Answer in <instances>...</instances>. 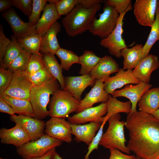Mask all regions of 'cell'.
Segmentation results:
<instances>
[{
	"label": "cell",
	"mask_w": 159,
	"mask_h": 159,
	"mask_svg": "<svg viewBox=\"0 0 159 159\" xmlns=\"http://www.w3.org/2000/svg\"><path fill=\"white\" fill-rule=\"evenodd\" d=\"M125 126L129 131L127 147L145 159L159 158V120L152 115L137 111L127 114Z\"/></svg>",
	"instance_id": "1"
},
{
	"label": "cell",
	"mask_w": 159,
	"mask_h": 159,
	"mask_svg": "<svg viewBox=\"0 0 159 159\" xmlns=\"http://www.w3.org/2000/svg\"><path fill=\"white\" fill-rule=\"evenodd\" d=\"M101 7V4L88 8L77 4L62 19V23L68 35L74 37L88 30L96 13Z\"/></svg>",
	"instance_id": "2"
},
{
	"label": "cell",
	"mask_w": 159,
	"mask_h": 159,
	"mask_svg": "<svg viewBox=\"0 0 159 159\" xmlns=\"http://www.w3.org/2000/svg\"><path fill=\"white\" fill-rule=\"evenodd\" d=\"M59 86L57 80L53 77L41 85L32 87L29 94V101L34 118L42 120L49 115L47 106L50 101V96L53 95Z\"/></svg>",
	"instance_id": "3"
},
{
	"label": "cell",
	"mask_w": 159,
	"mask_h": 159,
	"mask_svg": "<svg viewBox=\"0 0 159 159\" xmlns=\"http://www.w3.org/2000/svg\"><path fill=\"white\" fill-rule=\"evenodd\" d=\"M119 113L110 117L108 120V126L103 134L99 145L110 150L117 149L120 151L130 154L131 151L126 146L124 127L125 122L120 121Z\"/></svg>",
	"instance_id": "4"
},
{
	"label": "cell",
	"mask_w": 159,
	"mask_h": 159,
	"mask_svg": "<svg viewBox=\"0 0 159 159\" xmlns=\"http://www.w3.org/2000/svg\"><path fill=\"white\" fill-rule=\"evenodd\" d=\"M80 101L69 91L58 89L49 102V116L51 117H67L70 113L76 112Z\"/></svg>",
	"instance_id": "5"
},
{
	"label": "cell",
	"mask_w": 159,
	"mask_h": 159,
	"mask_svg": "<svg viewBox=\"0 0 159 159\" xmlns=\"http://www.w3.org/2000/svg\"><path fill=\"white\" fill-rule=\"evenodd\" d=\"M119 16L114 8L105 1L102 12L98 19L96 17L94 18L88 30L93 35L105 39L115 27Z\"/></svg>",
	"instance_id": "6"
},
{
	"label": "cell",
	"mask_w": 159,
	"mask_h": 159,
	"mask_svg": "<svg viewBox=\"0 0 159 159\" xmlns=\"http://www.w3.org/2000/svg\"><path fill=\"white\" fill-rule=\"evenodd\" d=\"M62 142L46 134L38 139L27 142L17 148V154L23 159L42 156L49 150L60 146Z\"/></svg>",
	"instance_id": "7"
},
{
	"label": "cell",
	"mask_w": 159,
	"mask_h": 159,
	"mask_svg": "<svg viewBox=\"0 0 159 159\" xmlns=\"http://www.w3.org/2000/svg\"><path fill=\"white\" fill-rule=\"evenodd\" d=\"M130 8L120 14L117 25L113 31L106 38L101 39L100 44L107 49L110 54L117 58L122 57L121 51L127 48L124 40L122 37L123 18L128 11L132 9Z\"/></svg>",
	"instance_id": "8"
},
{
	"label": "cell",
	"mask_w": 159,
	"mask_h": 159,
	"mask_svg": "<svg viewBox=\"0 0 159 159\" xmlns=\"http://www.w3.org/2000/svg\"><path fill=\"white\" fill-rule=\"evenodd\" d=\"M33 85L23 72L13 73L11 83L4 94L12 97L29 100V94Z\"/></svg>",
	"instance_id": "9"
},
{
	"label": "cell",
	"mask_w": 159,
	"mask_h": 159,
	"mask_svg": "<svg viewBox=\"0 0 159 159\" xmlns=\"http://www.w3.org/2000/svg\"><path fill=\"white\" fill-rule=\"evenodd\" d=\"M70 124L64 118L51 117L45 123L44 132L51 137L70 143L72 141Z\"/></svg>",
	"instance_id": "10"
},
{
	"label": "cell",
	"mask_w": 159,
	"mask_h": 159,
	"mask_svg": "<svg viewBox=\"0 0 159 159\" xmlns=\"http://www.w3.org/2000/svg\"><path fill=\"white\" fill-rule=\"evenodd\" d=\"M157 0H136L134 4V14L140 25L151 27L155 18Z\"/></svg>",
	"instance_id": "11"
},
{
	"label": "cell",
	"mask_w": 159,
	"mask_h": 159,
	"mask_svg": "<svg viewBox=\"0 0 159 159\" xmlns=\"http://www.w3.org/2000/svg\"><path fill=\"white\" fill-rule=\"evenodd\" d=\"M2 15L9 24L16 39L36 33V25L24 22L14 8H11L4 11Z\"/></svg>",
	"instance_id": "12"
},
{
	"label": "cell",
	"mask_w": 159,
	"mask_h": 159,
	"mask_svg": "<svg viewBox=\"0 0 159 159\" xmlns=\"http://www.w3.org/2000/svg\"><path fill=\"white\" fill-rule=\"evenodd\" d=\"M11 121L21 126L31 141L37 140L44 135L45 123L43 120L22 115L10 116Z\"/></svg>",
	"instance_id": "13"
},
{
	"label": "cell",
	"mask_w": 159,
	"mask_h": 159,
	"mask_svg": "<svg viewBox=\"0 0 159 159\" xmlns=\"http://www.w3.org/2000/svg\"><path fill=\"white\" fill-rule=\"evenodd\" d=\"M152 87L151 85L140 82L134 85H126L122 89L115 91L112 94L114 97H124L128 99L131 105V111H137L138 102L143 95Z\"/></svg>",
	"instance_id": "14"
},
{
	"label": "cell",
	"mask_w": 159,
	"mask_h": 159,
	"mask_svg": "<svg viewBox=\"0 0 159 159\" xmlns=\"http://www.w3.org/2000/svg\"><path fill=\"white\" fill-rule=\"evenodd\" d=\"M140 82L133 75L132 70L120 69L115 76L110 77L104 81V90L107 94L111 95L116 89L124 86L137 84Z\"/></svg>",
	"instance_id": "15"
},
{
	"label": "cell",
	"mask_w": 159,
	"mask_h": 159,
	"mask_svg": "<svg viewBox=\"0 0 159 159\" xmlns=\"http://www.w3.org/2000/svg\"><path fill=\"white\" fill-rule=\"evenodd\" d=\"M107 112L106 102L102 103L94 107L85 109L68 118L69 121L74 124H80L88 122H103Z\"/></svg>",
	"instance_id": "16"
},
{
	"label": "cell",
	"mask_w": 159,
	"mask_h": 159,
	"mask_svg": "<svg viewBox=\"0 0 159 159\" xmlns=\"http://www.w3.org/2000/svg\"><path fill=\"white\" fill-rule=\"evenodd\" d=\"M96 79L90 74L77 76H68L64 78L65 87L63 90L70 92L80 101L82 92L89 86H93Z\"/></svg>",
	"instance_id": "17"
},
{
	"label": "cell",
	"mask_w": 159,
	"mask_h": 159,
	"mask_svg": "<svg viewBox=\"0 0 159 159\" xmlns=\"http://www.w3.org/2000/svg\"><path fill=\"white\" fill-rule=\"evenodd\" d=\"M109 94L104 90V82L97 80L95 83L90 91L86 94L85 97L80 101V104L76 112L91 107L95 104L101 102L105 103L107 101Z\"/></svg>",
	"instance_id": "18"
},
{
	"label": "cell",
	"mask_w": 159,
	"mask_h": 159,
	"mask_svg": "<svg viewBox=\"0 0 159 159\" xmlns=\"http://www.w3.org/2000/svg\"><path fill=\"white\" fill-rule=\"evenodd\" d=\"M0 138L2 143L12 145L17 148L31 141L25 131L18 124L11 128L1 129Z\"/></svg>",
	"instance_id": "19"
},
{
	"label": "cell",
	"mask_w": 159,
	"mask_h": 159,
	"mask_svg": "<svg viewBox=\"0 0 159 159\" xmlns=\"http://www.w3.org/2000/svg\"><path fill=\"white\" fill-rule=\"evenodd\" d=\"M159 67L158 57L149 54L143 58L137 67L132 70L134 77L140 82L149 84L152 72Z\"/></svg>",
	"instance_id": "20"
},
{
	"label": "cell",
	"mask_w": 159,
	"mask_h": 159,
	"mask_svg": "<svg viewBox=\"0 0 159 159\" xmlns=\"http://www.w3.org/2000/svg\"><path fill=\"white\" fill-rule=\"evenodd\" d=\"M103 122H92L85 125L70 124L72 134L78 142H83L88 146L95 137Z\"/></svg>",
	"instance_id": "21"
},
{
	"label": "cell",
	"mask_w": 159,
	"mask_h": 159,
	"mask_svg": "<svg viewBox=\"0 0 159 159\" xmlns=\"http://www.w3.org/2000/svg\"><path fill=\"white\" fill-rule=\"evenodd\" d=\"M61 25L57 21L42 36L39 51L42 54L49 52L55 55L60 48L57 34L61 31Z\"/></svg>",
	"instance_id": "22"
},
{
	"label": "cell",
	"mask_w": 159,
	"mask_h": 159,
	"mask_svg": "<svg viewBox=\"0 0 159 159\" xmlns=\"http://www.w3.org/2000/svg\"><path fill=\"white\" fill-rule=\"evenodd\" d=\"M120 69L118 64L110 56L105 55L101 59L90 74L93 78L102 82L112 73Z\"/></svg>",
	"instance_id": "23"
},
{
	"label": "cell",
	"mask_w": 159,
	"mask_h": 159,
	"mask_svg": "<svg viewBox=\"0 0 159 159\" xmlns=\"http://www.w3.org/2000/svg\"><path fill=\"white\" fill-rule=\"evenodd\" d=\"M61 17L58 15L55 3L47 4L41 17L36 25V33L43 36L53 23Z\"/></svg>",
	"instance_id": "24"
},
{
	"label": "cell",
	"mask_w": 159,
	"mask_h": 159,
	"mask_svg": "<svg viewBox=\"0 0 159 159\" xmlns=\"http://www.w3.org/2000/svg\"><path fill=\"white\" fill-rule=\"evenodd\" d=\"M139 111L152 115L159 109V87L150 89L139 100Z\"/></svg>",
	"instance_id": "25"
},
{
	"label": "cell",
	"mask_w": 159,
	"mask_h": 159,
	"mask_svg": "<svg viewBox=\"0 0 159 159\" xmlns=\"http://www.w3.org/2000/svg\"><path fill=\"white\" fill-rule=\"evenodd\" d=\"M143 46L142 44H137L131 48L127 47L121 51L124 59L123 69L132 70L137 67L142 59Z\"/></svg>",
	"instance_id": "26"
},
{
	"label": "cell",
	"mask_w": 159,
	"mask_h": 159,
	"mask_svg": "<svg viewBox=\"0 0 159 159\" xmlns=\"http://www.w3.org/2000/svg\"><path fill=\"white\" fill-rule=\"evenodd\" d=\"M42 59L45 67L59 82L61 89L63 90L65 81L62 74L63 68L58 62L54 55L49 52L42 54Z\"/></svg>",
	"instance_id": "27"
},
{
	"label": "cell",
	"mask_w": 159,
	"mask_h": 159,
	"mask_svg": "<svg viewBox=\"0 0 159 159\" xmlns=\"http://www.w3.org/2000/svg\"><path fill=\"white\" fill-rule=\"evenodd\" d=\"M1 97L12 108L15 114L34 118V114L29 100L16 98L3 94Z\"/></svg>",
	"instance_id": "28"
},
{
	"label": "cell",
	"mask_w": 159,
	"mask_h": 159,
	"mask_svg": "<svg viewBox=\"0 0 159 159\" xmlns=\"http://www.w3.org/2000/svg\"><path fill=\"white\" fill-rule=\"evenodd\" d=\"M107 113L104 117L103 123H105L111 116L121 112L128 113L131 111L132 105L129 101L122 102L109 95L108 99L106 102Z\"/></svg>",
	"instance_id": "29"
},
{
	"label": "cell",
	"mask_w": 159,
	"mask_h": 159,
	"mask_svg": "<svg viewBox=\"0 0 159 159\" xmlns=\"http://www.w3.org/2000/svg\"><path fill=\"white\" fill-rule=\"evenodd\" d=\"M42 36L36 33L29 34L17 39L23 49L31 52L32 54L41 56L39 51Z\"/></svg>",
	"instance_id": "30"
},
{
	"label": "cell",
	"mask_w": 159,
	"mask_h": 159,
	"mask_svg": "<svg viewBox=\"0 0 159 159\" xmlns=\"http://www.w3.org/2000/svg\"><path fill=\"white\" fill-rule=\"evenodd\" d=\"M100 59L92 51H84L82 54L79 57V64L81 65L79 74L81 75L90 74Z\"/></svg>",
	"instance_id": "31"
},
{
	"label": "cell",
	"mask_w": 159,
	"mask_h": 159,
	"mask_svg": "<svg viewBox=\"0 0 159 159\" xmlns=\"http://www.w3.org/2000/svg\"><path fill=\"white\" fill-rule=\"evenodd\" d=\"M151 27V30L146 42L143 47L142 59L149 54V52L152 46L156 41L159 40V4L158 1L157 4L155 21Z\"/></svg>",
	"instance_id": "32"
},
{
	"label": "cell",
	"mask_w": 159,
	"mask_h": 159,
	"mask_svg": "<svg viewBox=\"0 0 159 159\" xmlns=\"http://www.w3.org/2000/svg\"><path fill=\"white\" fill-rule=\"evenodd\" d=\"M11 42L6 47L1 66L7 69L12 62L20 54L23 48L18 43L14 35L11 37Z\"/></svg>",
	"instance_id": "33"
},
{
	"label": "cell",
	"mask_w": 159,
	"mask_h": 159,
	"mask_svg": "<svg viewBox=\"0 0 159 159\" xmlns=\"http://www.w3.org/2000/svg\"><path fill=\"white\" fill-rule=\"evenodd\" d=\"M55 54L60 59L62 68L66 71H68L73 64H79V57L71 50L60 47Z\"/></svg>",
	"instance_id": "34"
},
{
	"label": "cell",
	"mask_w": 159,
	"mask_h": 159,
	"mask_svg": "<svg viewBox=\"0 0 159 159\" xmlns=\"http://www.w3.org/2000/svg\"><path fill=\"white\" fill-rule=\"evenodd\" d=\"M32 53L23 49L18 55L11 63L7 70L14 73L25 71Z\"/></svg>",
	"instance_id": "35"
},
{
	"label": "cell",
	"mask_w": 159,
	"mask_h": 159,
	"mask_svg": "<svg viewBox=\"0 0 159 159\" xmlns=\"http://www.w3.org/2000/svg\"><path fill=\"white\" fill-rule=\"evenodd\" d=\"M23 72L33 86L41 85L54 77L45 67L31 75H27Z\"/></svg>",
	"instance_id": "36"
},
{
	"label": "cell",
	"mask_w": 159,
	"mask_h": 159,
	"mask_svg": "<svg viewBox=\"0 0 159 159\" xmlns=\"http://www.w3.org/2000/svg\"><path fill=\"white\" fill-rule=\"evenodd\" d=\"M46 0H33L32 8L31 14L29 18V22L36 25L39 21L41 12L43 11L47 3Z\"/></svg>",
	"instance_id": "37"
},
{
	"label": "cell",
	"mask_w": 159,
	"mask_h": 159,
	"mask_svg": "<svg viewBox=\"0 0 159 159\" xmlns=\"http://www.w3.org/2000/svg\"><path fill=\"white\" fill-rule=\"evenodd\" d=\"M80 2V0H57L55 4L58 15L66 16Z\"/></svg>",
	"instance_id": "38"
},
{
	"label": "cell",
	"mask_w": 159,
	"mask_h": 159,
	"mask_svg": "<svg viewBox=\"0 0 159 159\" xmlns=\"http://www.w3.org/2000/svg\"><path fill=\"white\" fill-rule=\"evenodd\" d=\"M42 56H39L32 54L24 73L27 75H31L44 68Z\"/></svg>",
	"instance_id": "39"
},
{
	"label": "cell",
	"mask_w": 159,
	"mask_h": 159,
	"mask_svg": "<svg viewBox=\"0 0 159 159\" xmlns=\"http://www.w3.org/2000/svg\"><path fill=\"white\" fill-rule=\"evenodd\" d=\"M13 73L1 66L0 68V96L9 86L13 77Z\"/></svg>",
	"instance_id": "40"
},
{
	"label": "cell",
	"mask_w": 159,
	"mask_h": 159,
	"mask_svg": "<svg viewBox=\"0 0 159 159\" xmlns=\"http://www.w3.org/2000/svg\"><path fill=\"white\" fill-rule=\"evenodd\" d=\"M106 2L119 14L132 7L131 1L130 0H107Z\"/></svg>",
	"instance_id": "41"
},
{
	"label": "cell",
	"mask_w": 159,
	"mask_h": 159,
	"mask_svg": "<svg viewBox=\"0 0 159 159\" xmlns=\"http://www.w3.org/2000/svg\"><path fill=\"white\" fill-rule=\"evenodd\" d=\"M12 1L14 6L29 17L32 10L33 0H12Z\"/></svg>",
	"instance_id": "42"
},
{
	"label": "cell",
	"mask_w": 159,
	"mask_h": 159,
	"mask_svg": "<svg viewBox=\"0 0 159 159\" xmlns=\"http://www.w3.org/2000/svg\"><path fill=\"white\" fill-rule=\"evenodd\" d=\"M105 124L103 122L98 132L93 139L91 143L88 146L87 152L85 156L84 159H88L89 155L95 149H98L99 143L103 134V128Z\"/></svg>",
	"instance_id": "43"
},
{
	"label": "cell",
	"mask_w": 159,
	"mask_h": 159,
	"mask_svg": "<svg viewBox=\"0 0 159 159\" xmlns=\"http://www.w3.org/2000/svg\"><path fill=\"white\" fill-rule=\"evenodd\" d=\"M11 40L7 38L4 33L3 25L0 24V61L1 65L2 64L5 50L10 43Z\"/></svg>",
	"instance_id": "44"
},
{
	"label": "cell",
	"mask_w": 159,
	"mask_h": 159,
	"mask_svg": "<svg viewBox=\"0 0 159 159\" xmlns=\"http://www.w3.org/2000/svg\"><path fill=\"white\" fill-rule=\"evenodd\" d=\"M110 155L109 159H136L134 155H128L122 153L117 149L110 150Z\"/></svg>",
	"instance_id": "45"
},
{
	"label": "cell",
	"mask_w": 159,
	"mask_h": 159,
	"mask_svg": "<svg viewBox=\"0 0 159 159\" xmlns=\"http://www.w3.org/2000/svg\"><path fill=\"white\" fill-rule=\"evenodd\" d=\"M0 112L8 114L11 116L15 114L11 107L0 97Z\"/></svg>",
	"instance_id": "46"
},
{
	"label": "cell",
	"mask_w": 159,
	"mask_h": 159,
	"mask_svg": "<svg viewBox=\"0 0 159 159\" xmlns=\"http://www.w3.org/2000/svg\"><path fill=\"white\" fill-rule=\"evenodd\" d=\"M105 2L102 0H80V3L85 7L90 8Z\"/></svg>",
	"instance_id": "47"
},
{
	"label": "cell",
	"mask_w": 159,
	"mask_h": 159,
	"mask_svg": "<svg viewBox=\"0 0 159 159\" xmlns=\"http://www.w3.org/2000/svg\"><path fill=\"white\" fill-rule=\"evenodd\" d=\"M13 6L12 0H0V12H3Z\"/></svg>",
	"instance_id": "48"
},
{
	"label": "cell",
	"mask_w": 159,
	"mask_h": 159,
	"mask_svg": "<svg viewBox=\"0 0 159 159\" xmlns=\"http://www.w3.org/2000/svg\"><path fill=\"white\" fill-rule=\"evenodd\" d=\"M56 152L55 148H54L49 150L42 156L32 158L30 159H52Z\"/></svg>",
	"instance_id": "49"
},
{
	"label": "cell",
	"mask_w": 159,
	"mask_h": 159,
	"mask_svg": "<svg viewBox=\"0 0 159 159\" xmlns=\"http://www.w3.org/2000/svg\"><path fill=\"white\" fill-rule=\"evenodd\" d=\"M152 115L155 118L159 120V109H158L156 112L152 114Z\"/></svg>",
	"instance_id": "50"
},
{
	"label": "cell",
	"mask_w": 159,
	"mask_h": 159,
	"mask_svg": "<svg viewBox=\"0 0 159 159\" xmlns=\"http://www.w3.org/2000/svg\"><path fill=\"white\" fill-rule=\"evenodd\" d=\"M52 159H63L59 154L56 152Z\"/></svg>",
	"instance_id": "51"
},
{
	"label": "cell",
	"mask_w": 159,
	"mask_h": 159,
	"mask_svg": "<svg viewBox=\"0 0 159 159\" xmlns=\"http://www.w3.org/2000/svg\"><path fill=\"white\" fill-rule=\"evenodd\" d=\"M136 159H145L143 158H142L138 156H136Z\"/></svg>",
	"instance_id": "52"
},
{
	"label": "cell",
	"mask_w": 159,
	"mask_h": 159,
	"mask_svg": "<svg viewBox=\"0 0 159 159\" xmlns=\"http://www.w3.org/2000/svg\"><path fill=\"white\" fill-rule=\"evenodd\" d=\"M0 159H6V158H0Z\"/></svg>",
	"instance_id": "53"
},
{
	"label": "cell",
	"mask_w": 159,
	"mask_h": 159,
	"mask_svg": "<svg viewBox=\"0 0 159 159\" xmlns=\"http://www.w3.org/2000/svg\"><path fill=\"white\" fill-rule=\"evenodd\" d=\"M158 1L159 4V0Z\"/></svg>",
	"instance_id": "54"
},
{
	"label": "cell",
	"mask_w": 159,
	"mask_h": 159,
	"mask_svg": "<svg viewBox=\"0 0 159 159\" xmlns=\"http://www.w3.org/2000/svg\"><path fill=\"white\" fill-rule=\"evenodd\" d=\"M158 159H159V158H158Z\"/></svg>",
	"instance_id": "55"
}]
</instances>
